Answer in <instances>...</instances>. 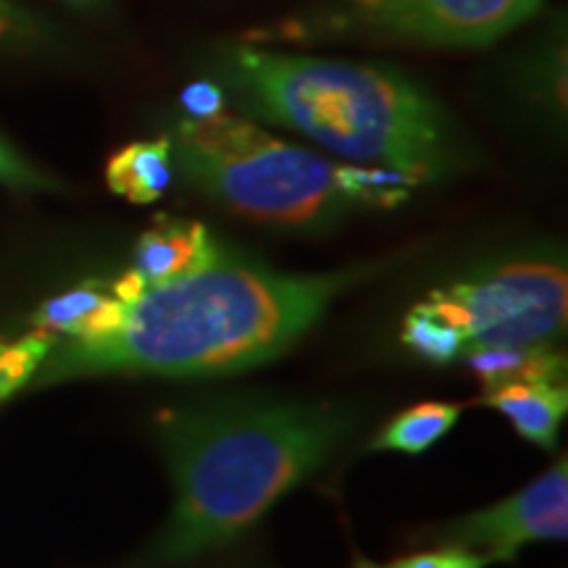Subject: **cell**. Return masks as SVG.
Listing matches in <instances>:
<instances>
[{"label":"cell","instance_id":"6da1fadb","mask_svg":"<svg viewBox=\"0 0 568 568\" xmlns=\"http://www.w3.org/2000/svg\"><path fill=\"white\" fill-rule=\"evenodd\" d=\"M366 276L280 274L219 255L182 280L124 303L116 332L71 339L45 364L42 382L88 374L201 376L261 366L293 347L339 293Z\"/></svg>","mask_w":568,"mask_h":568},{"label":"cell","instance_id":"7a4b0ae2","mask_svg":"<svg viewBox=\"0 0 568 568\" xmlns=\"http://www.w3.org/2000/svg\"><path fill=\"white\" fill-rule=\"evenodd\" d=\"M353 426V410L335 403L219 400L161 414L155 435L174 503L153 564L182 566L237 542L332 458Z\"/></svg>","mask_w":568,"mask_h":568},{"label":"cell","instance_id":"3957f363","mask_svg":"<svg viewBox=\"0 0 568 568\" xmlns=\"http://www.w3.org/2000/svg\"><path fill=\"white\" fill-rule=\"evenodd\" d=\"M234 69L266 119L326 151L414 182L447 169L450 148L437 105L393 71L266 51L237 53Z\"/></svg>","mask_w":568,"mask_h":568},{"label":"cell","instance_id":"277c9868","mask_svg":"<svg viewBox=\"0 0 568 568\" xmlns=\"http://www.w3.org/2000/svg\"><path fill=\"white\" fill-rule=\"evenodd\" d=\"M176 153L197 187L258 222L311 226L351 205L343 166L226 111L203 122L184 119Z\"/></svg>","mask_w":568,"mask_h":568},{"label":"cell","instance_id":"5b68a950","mask_svg":"<svg viewBox=\"0 0 568 568\" xmlns=\"http://www.w3.org/2000/svg\"><path fill=\"white\" fill-rule=\"evenodd\" d=\"M429 301L450 316L471 347L550 345L566 329L568 276L552 258H521L435 290Z\"/></svg>","mask_w":568,"mask_h":568},{"label":"cell","instance_id":"8992f818","mask_svg":"<svg viewBox=\"0 0 568 568\" xmlns=\"http://www.w3.org/2000/svg\"><path fill=\"white\" fill-rule=\"evenodd\" d=\"M568 537V468L560 458L550 471L495 506L474 510L435 531L445 548L485 556L489 564L514 560L529 542H556Z\"/></svg>","mask_w":568,"mask_h":568},{"label":"cell","instance_id":"52a82bcc","mask_svg":"<svg viewBox=\"0 0 568 568\" xmlns=\"http://www.w3.org/2000/svg\"><path fill=\"white\" fill-rule=\"evenodd\" d=\"M376 19L408 38L481 45L521 24L542 0H368Z\"/></svg>","mask_w":568,"mask_h":568},{"label":"cell","instance_id":"ba28073f","mask_svg":"<svg viewBox=\"0 0 568 568\" xmlns=\"http://www.w3.org/2000/svg\"><path fill=\"white\" fill-rule=\"evenodd\" d=\"M219 247L209 237V230L197 222L159 216L138 240L134 247V272L148 282V287L190 276L211 266L219 258Z\"/></svg>","mask_w":568,"mask_h":568},{"label":"cell","instance_id":"9c48e42d","mask_svg":"<svg viewBox=\"0 0 568 568\" xmlns=\"http://www.w3.org/2000/svg\"><path fill=\"white\" fill-rule=\"evenodd\" d=\"M485 403L500 410L524 439L552 450L568 410V387L564 382H508L485 389Z\"/></svg>","mask_w":568,"mask_h":568},{"label":"cell","instance_id":"30bf717a","mask_svg":"<svg viewBox=\"0 0 568 568\" xmlns=\"http://www.w3.org/2000/svg\"><path fill=\"white\" fill-rule=\"evenodd\" d=\"M126 305L113 293H105L98 282L82 284L67 295L51 297L34 311L32 324L38 329L59 332L71 339H101L119 329Z\"/></svg>","mask_w":568,"mask_h":568},{"label":"cell","instance_id":"8fae6325","mask_svg":"<svg viewBox=\"0 0 568 568\" xmlns=\"http://www.w3.org/2000/svg\"><path fill=\"white\" fill-rule=\"evenodd\" d=\"M105 180L116 195L130 203H155L172 182V140L132 142L105 166Z\"/></svg>","mask_w":568,"mask_h":568},{"label":"cell","instance_id":"7c38bea8","mask_svg":"<svg viewBox=\"0 0 568 568\" xmlns=\"http://www.w3.org/2000/svg\"><path fill=\"white\" fill-rule=\"evenodd\" d=\"M464 358L485 389L508 382H560L566 374V355L550 351V345L471 347Z\"/></svg>","mask_w":568,"mask_h":568},{"label":"cell","instance_id":"4fadbf2b","mask_svg":"<svg viewBox=\"0 0 568 568\" xmlns=\"http://www.w3.org/2000/svg\"><path fill=\"white\" fill-rule=\"evenodd\" d=\"M460 408L464 406H458V403H418V406L395 416L374 437L372 450H395L410 453V456L429 450L456 426Z\"/></svg>","mask_w":568,"mask_h":568},{"label":"cell","instance_id":"5bb4252c","mask_svg":"<svg viewBox=\"0 0 568 568\" xmlns=\"http://www.w3.org/2000/svg\"><path fill=\"white\" fill-rule=\"evenodd\" d=\"M403 343L414 351L418 358L429 364H450L466 353V335L458 324L450 322L435 303H416L403 322Z\"/></svg>","mask_w":568,"mask_h":568},{"label":"cell","instance_id":"9a60e30c","mask_svg":"<svg viewBox=\"0 0 568 568\" xmlns=\"http://www.w3.org/2000/svg\"><path fill=\"white\" fill-rule=\"evenodd\" d=\"M59 343L53 332L38 329L32 335L13 339V343H0V403L27 385L32 374L45 364L53 345Z\"/></svg>","mask_w":568,"mask_h":568},{"label":"cell","instance_id":"2e32d148","mask_svg":"<svg viewBox=\"0 0 568 568\" xmlns=\"http://www.w3.org/2000/svg\"><path fill=\"white\" fill-rule=\"evenodd\" d=\"M489 560L479 552L460 550V548H439L429 552H416V556H406L389 560V564H374V560L355 558L353 568H487Z\"/></svg>","mask_w":568,"mask_h":568},{"label":"cell","instance_id":"e0dca14e","mask_svg":"<svg viewBox=\"0 0 568 568\" xmlns=\"http://www.w3.org/2000/svg\"><path fill=\"white\" fill-rule=\"evenodd\" d=\"M182 105L190 113V119L203 122V119H213L224 113V92L213 82H193L182 92Z\"/></svg>","mask_w":568,"mask_h":568},{"label":"cell","instance_id":"ac0fdd59","mask_svg":"<svg viewBox=\"0 0 568 568\" xmlns=\"http://www.w3.org/2000/svg\"><path fill=\"white\" fill-rule=\"evenodd\" d=\"M0 182L11 187H45V180L34 172L21 155L13 151L9 142L0 140Z\"/></svg>","mask_w":568,"mask_h":568},{"label":"cell","instance_id":"d6986e66","mask_svg":"<svg viewBox=\"0 0 568 568\" xmlns=\"http://www.w3.org/2000/svg\"><path fill=\"white\" fill-rule=\"evenodd\" d=\"M32 32V21L24 11H19L17 6L9 0H0V40H13L24 38Z\"/></svg>","mask_w":568,"mask_h":568},{"label":"cell","instance_id":"ffe728a7","mask_svg":"<svg viewBox=\"0 0 568 568\" xmlns=\"http://www.w3.org/2000/svg\"><path fill=\"white\" fill-rule=\"evenodd\" d=\"M145 290H148V282L142 280V276L134 272V268H132V272H126L116 284H113V295H116L122 303L138 301V297L145 293Z\"/></svg>","mask_w":568,"mask_h":568}]
</instances>
